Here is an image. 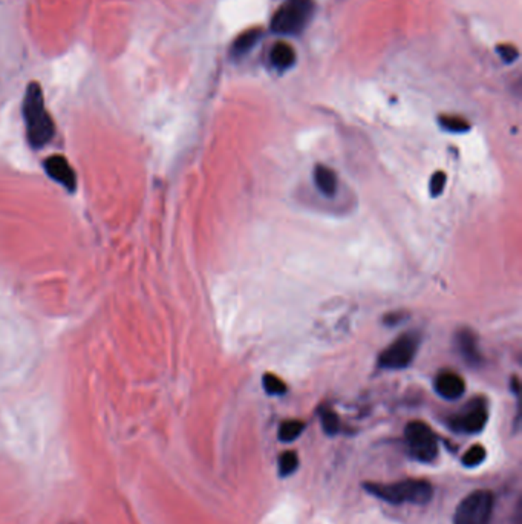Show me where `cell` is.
<instances>
[{"label":"cell","mask_w":522,"mask_h":524,"mask_svg":"<svg viewBox=\"0 0 522 524\" xmlns=\"http://www.w3.org/2000/svg\"><path fill=\"white\" fill-rule=\"evenodd\" d=\"M23 117L26 138L32 149H42L56 135L54 120L45 106L43 91L38 83H31L25 94Z\"/></svg>","instance_id":"1"},{"label":"cell","mask_w":522,"mask_h":524,"mask_svg":"<svg viewBox=\"0 0 522 524\" xmlns=\"http://www.w3.org/2000/svg\"><path fill=\"white\" fill-rule=\"evenodd\" d=\"M363 489L391 505H426L433 496V486L426 480H401L396 483H363Z\"/></svg>","instance_id":"2"},{"label":"cell","mask_w":522,"mask_h":524,"mask_svg":"<svg viewBox=\"0 0 522 524\" xmlns=\"http://www.w3.org/2000/svg\"><path fill=\"white\" fill-rule=\"evenodd\" d=\"M313 0H286L271 20L273 32L280 36H296L305 30L313 17Z\"/></svg>","instance_id":"3"},{"label":"cell","mask_w":522,"mask_h":524,"mask_svg":"<svg viewBox=\"0 0 522 524\" xmlns=\"http://www.w3.org/2000/svg\"><path fill=\"white\" fill-rule=\"evenodd\" d=\"M493 503L495 499L490 490H475L458 505L453 524H490Z\"/></svg>","instance_id":"4"},{"label":"cell","mask_w":522,"mask_h":524,"mask_svg":"<svg viewBox=\"0 0 522 524\" xmlns=\"http://www.w3.org/2000/svg\"><path fill=\"white\" fill-rule=\"evenodd\" d=\"M406 443L409 446V452L415 460L431 463L438 455V440L429 425L424 422H411L405 429Z\"/></svg>","instance_id":"5"},{"label":"cell","mask_w":522,"mask_h":524,"mask_svg":"<svg viewBox=\"0 0 522 524\" xmlns=\"http://www.w3.org/2000/svg\"><path fill=\"white\" fill-rule=\"evenodd\" d=\"M420 347V336L417 333H406L380 354V367L387 369H401L411 365Z\"/></svg>","instance_id":"6"},{"label":"cell","mask_w":522,"mask_h":524,"mask_svg":"<svg viewBox=\"0 0 522 524\" xmlns=\"http://www.w3.org/2000/svg\"><path fill=\"white\" fill-rule=\"evenodd\" d=\"M487 422V409L484 402L478 399L472 402L463 414L451 420V426L458 433L477 434L483 431Z\"/></svg>","instance_id":"7"},{"label":"cell","mask_w":522,"mask_h":524,"mask_svg":"<svg viewBox=\"0 0 522 524\" xmlns=\"http://www.w3.org/2000/svg\"><path fill=\"white\" fill-rule=\"evenodd\" d=\"M43 167L48 177L54 179L56 183L63 186L66 190L73 192L77 189V177L76 172L69 164V161L62 155H51L43 161Z\"/></svg>","instance_id":"8"},{"label":"cell","mask_w":522,"mask_h":524,"mask_svg":"<svg viewBox=\"0 0 522 524\" xmlns=\"http://www.w3.org/2000/svg\"><path fill=\"white\" fill-rule=\"evenodd\" d=\"M435 389L443 399L447 400H457L466 391L464 380L459 378L458 374L452 371H443L438 374L437 380H435Z\"/></svg>","instance_id":"9"},{"label":"cell","mask_w":522,"mask_h":524,"mask_svg":"<svg viewBox=\"0 0 522 524\" xmlns=\"http://www.w3.org/2000/svg\"><path fill=\"white\" fill-rule=\"evenodd\" d=\"M457 347L463 358L470 365H477L481 360V356L478 351V344L475 334L468 330H461L457 334Z\"/></svg>","instance_id":"10"},{"label":"cell","mask_w":522,"mask_h":524,"mask_svg":"<svg viewBox=\"0 0 522 524\" xmlns=\"http://www.w3.org/2000/svg\"><path fill=\"white\" fill-rule=\"evenodd\" d=\"M270 60L274 68L277 69H288L290 66L296 62V52H294L293 46L285 42H277L273 46L270 52Z\"/></svg>","instance_id":"11"},{"label":"cell","mask_w":522,"mask_h":524,"mask_svg":"<svg viewBox=\"0 0 522 524\" xmlns=\"http://www.w3.org/2000/svg\"><path fill=\"white\" fill-rule=\"evenodd\" d=\"M314 181H316L317 189L326 197H332L337 190V175L332 169L326 166H317L314 171Z\"/></svg>","instance_id":"12"},{"label":"cell","mask_w":522,"mask_h":524,"mask_svg":"<svg viewBox=\"0 0 522 524\" xmlns=\"http://www.w3.org/2000/svg\"><path fill=\"white\" fill-rule=\"evenodd\" d=\"M260 34H262V31H260L259 28H254V30H249V31L242 32V34L234 40L233 48H231L233 56L234 57L245 56V54L258 43V40L260 39Z\"/></svg>","instance_id":"13"},{"label":"cell","mask_w":522,"mask_h":524,"mask_svg":"<svg viewBox=\"0 0 522 524\" xmlns=\"http://www.w3.org/2000/svg\"><path fill=\"white\" fill-rule=\"evenodd\" d=\"M305 429V423L300 420H285L280 423L279 426V439L290 443L297 439V437L304 433Z\"/></svg>","instance_id":"14"},{"label":"cell","mask_w":522,"mask_h":524,"mask_svg":"<svg viewBox=\"0 0 522 524\" xmlns=\"http://www.w3.org/2000/svg\"><path fill=\"white\" fill-rule=\"evenodd\" d=\"M299 468V457L294 451H285L279 457V474L282 477L291 475Z\"/></svg>","instance_id":"15"},{"label":"cell","mask_w":522,"mask_h":524,"mask_svg":"<svg viewBox=\"0 0 522 524\" xmlns=\"http://www.w3.org/2000/svg\"><path fill=\"white\" fill-rule=\"evenodd\" d=\"M440 124L443 129L453 132V133H461V132H467L470 129V124H468L464 118L457 117V116H443L440 117Z\"/></svg>","instance_id":"16"},{"label":"cell","mask_w":522,"mask_h":524,"mask_svg":"<svg viewBox=\"0 0 522 524\" xmlns=\"http://www.w3.org/2000/svg\"><path fill=\"white\" fill-rule=\"evenodd\" d=\"M320 420H322L324 431L328 435H336L340 429V420L339 415L330 408H325L320 411Z\"/></svg>","instance_id":"17"},{"label":"cell","mask_w":522,"mask_h":524,"mask_svg":"<svg viewBox=\"0 0 522 524\" xmlns=\"http://www.w3.org/2000/svg\"><path fill=\"white\" fill-rule=\"evenodd\" d=\"M486 449L481 446V445H473L472 448L467 449V452L463 455V459H461V461H463V465L466 468H475L481 465L486 460Z\"/></svg>","instance_id":"18"},{"label":"cell","mask_w":522,"mask_h":524,"mask_svg":"<svg viewBox=\"0 0 522 524\" xmlns=\"http://www.w3.org/2000/svg\"><path fill=\"white\" fill-rule=\"evenodd\" d=\"M264 388L270 395H284L286 393L285 382L274 374L264 375Z\"/></svg>","instance_id":"19"},{"label":"cell","mask_w":522,"mask_h":524,"mask_svg":"<svg viewBox=\"0 0 522 524\" xmlns=\"http://www.w3.org/2000/svg\"><path fill=\"white\" fill-rule=\"evenodd\" d=\"M446 186V173L443 172H437L433 173V177L431 179V193L433 197H437L441 192H443Z\"/></svg>","instance_id":"20"},{"label":"cell","mask_w":522,"mask_h":524,"mask_svg":"<svg viewBox=\"0 0 522 524\" xmlns=\"http://www.w3.org/2000/svg\"><path fill=\"white\" fill-rule=\"evenodd\" d=\"M498 52H499V56L503 57L504 62H513V60L518 57V51L512 45H499Z\"/></svg>","instance_id":"21"}]
</instances>
